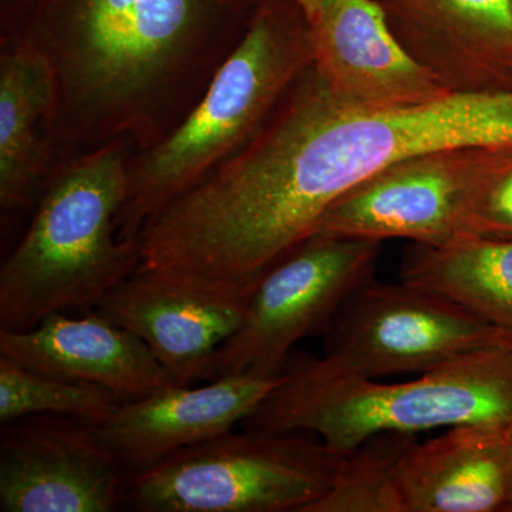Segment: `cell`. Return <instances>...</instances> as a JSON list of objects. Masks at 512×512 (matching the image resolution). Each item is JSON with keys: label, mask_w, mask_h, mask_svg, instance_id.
Returning a JSON list of instances; mask_svg holds the SVG:
<instances>
[{"label": "cell", "mask_w": 512, "mask_h": 512, "mask_svg": "<svg viewBox=\"0 0 512 512\" xmlns=\"http://www.w3.org/2000/svg\"><path fill=\"white\" fill-rule=\"evenodd\" d=\"M460 146H512V90L363 106L336 97L312 64L254 138L185 192L178 215L212 269L254 284L353 188L406 158Z\"/></svg>", "instance_id": "6da1fadb"}, {"label": "cell", "mask_w": 512, "mask_h": 512, "mask_svg": "<svg viewBox=\"0 0 512 512\" xmlns=\"http://www.w3.org/2000/svg\"><path fill=\"white\" fill-rule=\"evenodd\" d=\"M212 0H64L29 37L52 66V128L147 131L208 49Z\"/></svg>", "instance_id": "7a4b0ae2"}, {"label": "cell", "mask_w": 512, "mask_h": 512, "mask_svg": "<svg viewBox=\"0 0 512 512\" xmlns=\"http://www.w3.org/2000/svg\"><path fill=\"white\" fill-rule=\"evenodd\" d=\"M512 426V345L384 383L352 375L325 356L289 357L281 382L244 429L306 431L339 454L380 433L417 434L461 424Z\"/></svg>", "instance_id": "3957f363"}, {"label": "cell", "mask_w": 512, "mask_h": 512, "mask_svg": "<svg viewBox=\"0 0 512 512\" xmlns=\"http://www.w3.org/2000/svg\"><path fill=\"white\" fill-rule=\"evenodd\" d=\"M130 167L110 141L53 175L35 217L0 271V329L26 330L49 315L96 308L136 272L140 241L120 237Z\"/></svg>", "instance_id": "277c9868"}, {"label": "cell", "mask_w": 512, "mask_h": 512, "mask_svg": "<svg viewBox=\"0 0 512 512\" xmlns=\"http://www.w3.org/2000/svg\"><path fill=\"white\" fill-rule=\"evenodd\" d=\"M312 64L302 10L264 3L197 106L131 165L120 237L138 241L151 218L251 141Z\"/></svg>", "instance_id": "5b68a950"}, {"label": "cell", "mask_w": 512, "mask_h": 512, "mask_svg": "<svg viewBox=\"0 0 512 512\" xmlns=\"http://www.w3.org/2000/svg\"><path fill=\"white\" fill-rule=\"evenodd\" d=\"M346 454L306 431L245 429L128 474L140 512H303L328 493Z\"/></svg>", "instance_id": "8992f818"}, {"label": "cell", "mask_w": 512, "mask_h": 512, "mask_svg": "<svg viewBox=\"0 0 512 512\" xmlns=\"http://www.w3.org/2000/svg\"><path fill=\"white\" fill-rule=\"evenodd\" d=\"M382 242L313 234L272 266L249 295L244 320L205 380L278 377L296 343L325 332L350 296L372 281Z\"/></svg>", "instance_id": "52a82bcc"}, {"label": "cell", "mask_w": 512, "mask_h": 512, "mask_svg": "<svg viewBox=\"0 0 512 512\" xmlns=\"http://www.w3.org/2000/svg\"><path fill=\"white\" fill-rule=\"evenodd\" d=\"M322 335L329 362L367 379L421 375L512 345L511 335L441 293L375 279L350 296Z\"/></svg>", "instance_id": "ba28073f"}, {"label": "cell", "mask_w": 512, "mask_h": 512, "mask_svg": "<svg viewBox=\"0 0 512 512\" xmlns=\"http://www.w3.org/2000/svg\"><path fill=\"white\" fill-rule=\"evenodd\" d=\"M508 147L440 148L390 165L330 205L315 234L427 247L466 239L471 202Z\"/></svg>", "instance_id": "9c48e42d"}, {"label": "cell", "mask_w": 512, "mask_h": 512, "mask_svg": "<svg viewBox=\"0 0 512 512\" xmlns=\"http://www.w3.org/2000/svg\"><path fill=\"white\" fill-rule=\"evenodd\" d=\"M127 478L97 424L56 414L3 424L2 512H111L123 507Z\"/></svg>", "instance_id": "30bf717a"}, {"label": "cell", "mask_w": 512, "mask_h": 512, "mask_svg": "<svg viewBox=\"0 0 512 512\" xmlns=\"http://www.w3.org/2000/svg\"><path fill=\"white\" fill-rule=\"evenodd\" d=\"M248 299L183 276L136 271L94 309L143 340L173 384L191 386L205 380L241 326Z\"/></svg>", "instance_id": "8fae6325"}, {"label": "cell", "mask_w": 512, "mask_h": 512, "mask_svg": "<svg viewBox=\"0 0 512 512\" xmlns=\"http://www.w3.org/2000/svg\"><path fill=\"white\" fill-rule=\"evenodd\" d=\"M308 22L313 69L340 100L404 107L451 93L400 42L379 0H322Z\"/></svg>", "instance_id": "7c38bea8"}, {"label": "cell", "mask_w": 512, "mask_h": 512, "mask_svg": "<svg viewBox=\"0 0 512 512\" xmlns=\"http://www.w3.org/2000/svg\"><path fill=\"white\" fill-rule=\"evenodd\" d=\"M279 382L242 373L198 387L167 384L121 403L97 431L128 474L137 473L241 426Z\"/></svg>", "instance_id": "4fadbf2b"}, {"label": "cell", "mask_w": 512, "mask_h": 512, "mask_svg": "<svg viewBox=\"0 0 512 512\" xmlns=\"http://www.w3.org/2000/svg\"><path fill=\"white\" fill-rule=\"evenodd\" d=\"M410 53L451 92L512 90V0H379Z\"/></svg>", "instance_id": "5bb4252c"}, {"label": "cell", "mask_w": 512, "mask_h": 512, "mask_svg": "<svg viewBox=\"0 0 512 512\" xmlns=\"http://www.w3.org/2000/svg\"><path fill=\"white\" fill-rule=\"evenodd\" d=\"M0 356L47 375L97 384L123 402L173 384L143 340L96 309L84 316L53 313L26 330L0 329Z\"/></svg>", "instance_id": "9a60e30c"}, {"label": "cell", "mask_w": 512, "mask_h": 512, "mask_svg": "<svg viewBox=\"0 0 512 512\" xmlns=\"http://www.w3.org/2000/svg\"><path fill=\"white\" fill-rule=\"evenodd\" d=\"M403 512H512V426L461 424L404 454Z\"/></svg>", "instance_id": "2e32d148"}, {"label": "cell", "mask_w": 512, "mask_h": 512, "mask_svg": "<svg viewBox=\"0 0 512 512\" xmlns=\"http://www.w3.org/2000/svg\"><path fill=\"white\" fill-rule=\"evenodd\" d=\"M56 80L45 55L28 40L0 57V202L5 210L35 197L47 168L42 128L52 124Z\"/></svg>", "instance_id": "e0dca14e"}, {"label": "cell", "mask_w": 512, "mask_h": 512, "mask_svg": "<svg viewBox=\"0 0 512 512\" xmlns=\"http://www.w3.org/2000/svg\"><path fill=\"white\" fill-rule=\"evenodd\" d=\"M402 281L441 293L512 336V239L466 238L446 247L412 244Z\"/></svg>", "instance_id": "ac0fdd59"}, {"label": "cell", "mask_w": 512, "mask_h": 512, "mask_svg": "<svg viewBox=\"0 0 512 512\" xmlns=\"http://www.w3.org/2000/svg\"><path fill=\"white\" fill-rule=\"evenodd\" d=\"M416 441L394 431L370 437L346 454L328 493L303 512H403L397 473Z\"/></svg>", "instance_id": "d6986e66"}, {"label": "cell", "mask_w": 512, "mask_h": 512, "mask_svg": "<svg viewBox=\"0 0 512 512\" xmlns=\"http://www.w3.org/2000/svg\"><path fill=\"white\" fill-rule=\"evenodd\" d=\"M121 403L119 396L97 384L47 375L0 356L2 424L36 414H56L99 426L117 412Z\"/></svg>", "instance_id": "ffe728a7"}, {"label": "cell", "mask_w": 512, "mask_h": 512, "mask_svg": "<svg viewBox=\"0 0 512 512\" xmlns=\"http://www.w3.org/2000/svg\"><path fill=\"white\" fill-rule=\"evenodd\" d=\"M466 232L467 238L512 239V147L471 202Z\"/></svg>", "instance_id": "44dd1931"}, {"label": "cell", "mask_w": 512, "mask_h": 512, "mask_svg": "<svg viewBox=\"0 0 512 512\" xmlns=\"http://www.w3.org/2000/svg\"><path fill=\"white\" fill-rule=\"evenodd\" d=\"M289 2L295 3V5L302 10L306 19L311 20L316 10H318L320 3H322V0H289Z\"/></svg>", "instance_id": "7402d4cb"}]
</instances>
